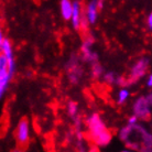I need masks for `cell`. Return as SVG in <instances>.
<instances>
[{
  "label": "cell",
  "instance_id": "cell-15",
  "mask_svg": "<svg viewBox=\"0 0 152 152\" xmlns=\"http://www.w3.org/2000/svg\"><path fill=\"white\" fill-rule=\"evenodd\" d=\"M102 74H103V69L100 67V65L97 64V63L93 65V75L95 77H99Z\"/></svg>",
  "mask_w": 152,
  "mask_h": 152
},
{
  "label": "cell",
  "instance_id": "cell-4",
  "mask_svg": "<svg viewBox=\"0 0 152 152\" xmlns=\"http://www.w3.org/2000/svg\"><path fill=\"white\" fill-rule=\"evenodd\" d=\"M0 53H2L6 56L8 61V71L10 73V75H13L15 71V62L13 57V50L10 41L7 39H4V41L0 45Z\"/></svg>",
  "mask_w": 152,
  "mask_h": 152
},
{
  "label": "cell",
  "instance_id": "cell-14",
  "mask_svg": "<svg viewBox=\"0 0 152 152\" xmlns=\"http://www.w3.org/2000/svg\"><path fill=\"white\" fill-rule=\"evenodd\" d=\"M104 78H105V80H106L107 83L114 84V83H116V80H116L117 76L115 75V73H107V74H105Z\"/></svg>",
  "mask_w": 152,
  "mask_h": 152
},
{
  "label": "cell",
  "instance_id": "cell-8",
  "mask_svg": "<svg viewBox=\"0 0 152 152\" xmlns=\"http://www.w3.org/2000/svg\"><path fill=\"white\" fill-rule=\"evenodd\" d=\"M72 9V15H71V20H72L74 29L78 30L80 26V19H82V11H80V4L78 1H74Z\"/></svg>",
  "mask_w": 152,
  "mask_h": 152
},
{
  "label": "cell",
  "instance_id": "cell-11",
  "mask_svg": "<svg viewBox=\"0 0 152 152\" xmlns=\"http://www.w3.org/2000/svg\"><path fill=\"white\" fill-rule=\"evenodd\" d=\"M132 130H133V126H131V125L126 126L125 128H122V129L120 130V132H119V138H120L122 141H128L129 140L130 134H131V132H132Z\"/></svg>",
  "mask_w": 152,
  "mask_h": 152
},
{
  "label": "cell",
  "instance_id": "cell-19",
  "mask_svg": "<svg viewBox=\"0 0 152 152\" xmlns=\"http://www.w3.org/2000/svg\"><path fill=\"white\" fill-rule=\"evenodd\" d=\"M4 34H2V31H1V29H0V45H1V43H2V41H4Z\"/></svg>",
  "mask_w": 152,
  "mask_h": 152
},
{
  "label": "cell",
  "instance_id": "cell-10",
  "mask_svg": "<svg viewBox=\"0 0 152 152\" xmlns=\"http://www.w3.org/2000/svg\"><path fill=\"white\" fill-rule=\"evenodd\" d=\"M60 8H61V13L64 20L71 19V15H72L73 4L71 0H61L60 2Z\"/></svg>",
  "mask_w": 152,
  "mask_h": 152
},
{
  "label": "cell",
  "instance_id": "cell-3",
  "mask_svg": "<svg viewBox=\"0 0 152 152\" xmlns=\"http://www.w3.org/2000/svg\"><path fill=\"white\" fill-rule=\"evenodd\" d=\"M12 78L8 71V61L2 53H0V98L8 87V84Z\"/></svg>",
  "mask_w": 152,
  "mask_h": 152
},
{
  "label": "cell",
  "instance_id": "cell-13",
  "mask_svg": "<svg viewBox=\"0 0 152 152\" xmlns=\"http://www.w3.org/2000/svg\"><path fill=\"white\" fill-rule=\"evenodd\" d=\"M77 104L74 103V102H69V105H67V113L71 117H75L76 114H77Z\"/></svg>",
  "mask_w": 152,
  "mask_h": 152
},
{
  "label": "cell",
  "instance_id": "cell-17",
  "mask_svg": "<svg viewBox=\"0 0 152 152\" xmlns=\"http://www.w3.org/2000/svg\"><path fill=\"white\" fill-rule=\"evenodd\" d=\"M148 27H149V29L152 28V15H148Z\"/></svg>",
  "mask_w": 152,
  "mask_h": 152
},
{
  "label": "cell",
  "instance_id": "cell-6",
  "mask_svg": "<svg viewBox=\"0 0 152 152\" xmlns=\"http://www.w3.org/2000/svg\"><path fill=\"white\" fill-rule=\"evenodd\" d=\"M29 134H30V126H29V121L27 119H22L18 125L17 131H15V137H17V141L20 145H27V142L29 141Z\"/></svg>",
  "mask_w": 152,
  "mask_h": 152
},
{
  "label": "cell",
  "instance_id": "cell-12",
  "mask_svg": "<svg viewBox=\"0 0 152 152\" xmlns=\"http://www.w3.org/2000/svg\"><path fill=\"white\" fill-rule=\"evenodd\" d=\"M129 98V91L128 89H120V91L118 93V103L119 104H124Z\"/></svg>",
  "mask_w": 152,
  "mask_h": 152
},
{
  "label": "cell",
  "instance_id": "cell-5",
  "mask_svg": "<svg viewBox=\"0 0 152 152\" xmlns=\"http://www.w3.org/2000/svg\"><path fill=\"white\" fill-rule=\"evenodd\" d=\"M148 65H149V60L148 58H141L139 61L133 65V67L131 69V72H130V80L132 82H136L137 80L141 78L142 76L145 75L147 73V69H148Z\"/></svg>",
  "mask_w": 152,
  "mask_h": 152
},
{
  "label": "cell",
  "instance_id": "cell-16",
  "mask_svg": "<svg viewBox=\"0 0 152 152\" xmlns=\"http://www.w3.org/2000/svg\"><path fill=\"white\" fill-rule=\"evenodd\" d=\"M137 121H138V117L137 116H131V117L129 118V121H128V125H131V126H133V125H136L137 124Z\"/></svg>",
  "mask_w": 152,
  "mask_h": 152
},
{
  "label": "cell",
  "instance_id": "cell-18",
  "mask_svg": "<svg viewBox=\"0 0 152 152\" xmlns=\"http://www.w3.org/2000/svg\"><path fill=\"white\" fill-rule=\"evenodd\" d=\"M147 86H148V87H151V86H152V76L151 75L148 76V80H147Z\"/></svg>",
  "mask_w": 152,
  "mask_h": 152
},
{
  "label": "cell",
  "instance_id": "cell-1",
  "mask_svg": "<svg viewBox=\"0 0 152 152\" xmlns=\"http://www.w3.org/2000/svg\"><path fill=\"white\" fill-rule=\"evenodd\" d=\"M88 129L91 133V138L94 140L96 145H106L111 140V134L109 130L106 128L105 124L100 119L98 115H93L88 119Z\"/></svg>",
  "mask_w": 152,
  "mask_h": 152
},
{
  "label": "cell",
  "instance_id": "cell-9",
  "mask_svg": "<svg viewBox=\"0 0 152 152\" xmlns=\"http://www.w3.org/2000/svg\"><path fill=\"white\" fill-rule=\"evenodd\" d=\"M91 46H93V41L91 40H87L83 43L82 45V52H83L84 60L87 62H91L94 63V61H96V54L91 51Z\"/></svg>",
  "mask_w": 152,
  "mask_h": 152
},
{
  "label": "cell",
  "instance_id": "cell-2",
  "mask_svg": "<svg viewBox=\"0 0 152 152\" xmlns=\"http://www.w3.org/2000/svg\"><path fill=\"white\" fill-rule=\"evenodd\" d=\"M151 105H152V97L151 94H149L147 97L142 96L134 102L133 104V115L137 116L138 119H143L147 118L150 115L151 110Z\"/></svg>",
  "mask_w": 152,
  "mask_h": 152
},
{
  "label": "cell",
  "instance_id": "cell-7",
  "mask_svg": "<svg viewBox=\"0 0 152 152\" xmlns=\"http://www.w3.org/2000/svg\"><path fill=\"white\" fill-rule=\"evenodd\" d=\"M98 10H99V7H98L97 0H91V2L87 4V8H86V15H85L88 23L94 24V23L97 21Z\"/></svg>",
  "mask_w": 152,
  "mask_h": 152
}]
</instances>
